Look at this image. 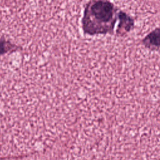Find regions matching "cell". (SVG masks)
<instances>
[{"instance_id":"cell-1","label":"cell","mask_w":160,"mask_h":160,"mask_svg":"<svg viewBox=\"0 0 160 160\" xmlns=\"http://www.w3.org/2000/svg\"><path fill=\"white\" fill-rule=\"evenodd\" d=\"M119 9L109 0H89L81 19L84 34H112L118 21Z\"/></svg>"},{"instance_id":"cell-4","label":"cell","mask_w":160,"mask_h":160,"mask_svg":"<svg viewBox=\"0 0 160 160\" xmlns=\"http://www.w3.org/2000/svg\"><path fill=\"white\" fill-rule=\"evenodd\" d=\"M18 49V46L6 38H0V56L8 52H12Z\"/></svg>"},{"instance_id":"cell-2","label":"cell","mask_w":160,"mask_h":160,"mask_svg":"<svg viewBox=\"0 0 160 160\" xmlns=\"http://www.w3.org/2000/svg\"><path fill=\"white\" fill-rule=\"evenodd\" d=\"M118 24L115 30V34L118 36H124L134 28V19L122 10H119L118 12Z\"/></svg>"},{"instance_id":"cell-3","label":"cell","mask_w":160,"mask_h":160,"mask_svg":"<svg viewBox=\"0 0 160 160\" xmlns=\"http://www.w3.org/2000/svg\"><path fill=\"white\" fill-rule=\"evenodd\" d=\"M141 44L151 51L160 49V27H158L146 34L141 40Z\"/></svg>"}]
</instances>
